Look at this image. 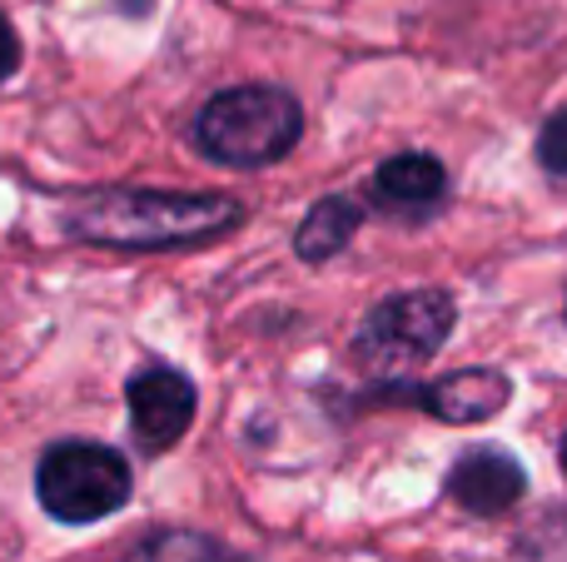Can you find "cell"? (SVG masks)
<instances>
[{"label": "cell", "mask_w": 567, "mask_h": 562, "mask_svg": "<svg viewBox=\"0 0 567 562\" xmlns=\"http://www.w3.org/2000/svg\"><path fill=\"white\" fill-rule=\"evenodd\" d=\"M449 329H453V299L443 289L393 294L363 319L359 339H353V358L369 374H409L423 358L439 354Z\"/></svg>", "instance_id": "3957f363"}, {"label": "cell", "mask_w": 567, "mask_h": 562, "mask_svg": "<svg viewBox=\"0 0 567 562\" xmlns=\"http://www.w3.org/2000/svg\"><path fill=\"white\" fill-rule=\"evenodd\" d=\"M70 235L110 249H179L239 225L225 195H159V189H100L70 209Z\"/></svg>", "instance_id": "6da1fadb"}, {"label": "cell", "mask_w": 567, "mask_h": 562, "mask_svg": "<svg viewBox=\"0 0 567 562\" xmlns=\"http://www.w3.org/2000/svg\"><path fill=\"white\" fill-rule=\"evenodd\" d=\"M35 493L50 518L60 523H95V518L125 508L130 468L115 448L100 444H55L40 458Z\"/></svg>", "instance_id": "277c9868"}, {"label": "cell", "mask_w": 567, "mask_h": 562, "mask_svg": "<svg viewBox=\"0 0 567 562\" xmlns=\"http://www.w3.org/2000/svg\"><path fill=\"white\" fill-rule=\"evenodd\" d=\"M563 468H567V438H563Z\"/></svg>", "instance_id": "4fadbf2b"}, {"label": "cell", "mask_w": 567, "mask_h": 562, "mask_svg": "<svg viewBox=\"0 0 567 562\" xmlns=\"http://www.w3.org/2000/svg\"><path fill=\"white\" fill-rule=\"evenodd\" d=\"M449 493L468 513H503V508H513L523 498V468L498 448H478V454H468L453 468Z\"/></svg>", "instance_id": "8992f818"}, {"label": "cell", "mask_w": 567, "mask_h": 562, "mask_svg": "<svg viewBox=\"0 0 567 562\" xmlns=\"http://www.w3.org/2000/svg\"><path fill=\"white\" fill-rule=\"evenodd\" d=\"M299 100L279 85H239L215 95L199 110V149L219 165L235 169H259L275 165L299 139Z\"/></svg>", "instance_id": "7a4b0ae2"}, {"label": "cell", "mask_w": 567, "mask_h": 562, "mask_svg": "<svg viewBox=\"0 0 567 562\" xmlns=\"http://www.w3.org/2000/svg\"><path fill=\"white\" fill-rule=\"evenodd\" d=\"M419 398L443 424H478V418H493L508 404V378L493 374V368H463V374L429 384Z\"/></svg>", "instance_id": "52a82bcc"}, {"label": "cell", "mask_w": 567, "mask_h": 562, "mask_svg": "<svg viewBox=\"0 0 567 562\" xmlns=\"http://www.w3.org/2000/svg\"><path fill=\"white\" fill-rule=\"evenodd\" d=\"M363 225V209L353 199H319L299 225V254L303 259H329L349 244V235Z\"/></svg>", "instance_id": "9c48e42d"}, {"label": "cell", "mask_w": 567, "mask_h": 562, "mask_svg": "<svg viewBox=\"0 0 567 562\" xmlns=\"http://www.w3.org/2000/svg\"><path fill=\"white\" fill-rule=\"evenodd\" d=\"M443 185H449V175H443V165L433 155H393L373 179V195H379L383 209L423 215V209H433L443 199Z\"/></svg>", "instance_id": "ba28073f"}, {"label": "cell", "mask_w": 567, "mask_h": 562, "mask_svg": "<svg viewBox=\"0 0 567 562\" xmlns=\"http://www.w3.org/2000/svg\"><path fill=\"white\" fill-rule=\"evenodd\" d=\"M538 155H543V165H548L553 175H567V110H563V115H553L548 125H543Z\"/></svg>", "instance_id": "8fae6325"}, {"label": "cell", "mask_w": 567, "mask_h": 562, "mask_svg": "<svg viewBox=\"0 0 567 562\" xmlns=\"http://www.w3.org/2000/svg\"><path fill=\"white\" fill-rule=\"evenodd\" d=\"M16 65H20V40H16V30H10V20L0 15V80L16 75Z\"/></svg>", "instance_id": "7c38bea8"}, {"label": "cell", "mask_w": 567, "mask_h": 562, "mask_svg": "<svg viewBox=\"0 0 567 562\" xmlns=\"http://www.w3.org/2000/svg\"><path fill=\"white\" fill-rule=\"evenodd\" d=\"M125 562H239L225 543L205 533H189V528H169V533H150Z\"/></svg>", "instance_id": "30bf717a"}, {"label": "cell", "mask_w": 567, "mask_h": 562, "mask_svg": "<svg viewBox=\"0 0 567 562\" xmlns=\"http://www.w3.org/2000/svg\"><path fill=\"white\" fill-rule=\"evenodd\" d=\"M189 418H195V388L175 368H145L130 384V424L145 454H165L185 438Z\"/></svg>", "instance_id": "5b68a950"}]
</instances>
